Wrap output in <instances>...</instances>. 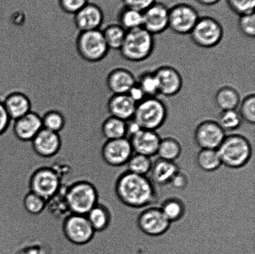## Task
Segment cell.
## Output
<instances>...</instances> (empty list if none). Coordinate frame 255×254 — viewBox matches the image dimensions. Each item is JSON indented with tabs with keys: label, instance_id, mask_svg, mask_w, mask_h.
<instances>
[{
	"label": "cell",
	"instance_id": "6da1fadb",
	"mask_svg": "<svg viewBox=\"0 0 255 254\" xmlns=\"http://www.w3.org/2000/svg\"><path fill=\"white\" fill-rule=\"evenodd\" d=\"M117 198L125 207H147L157 200L154 184L146 176L136 175L126 171L117 180Z\"/></svg>",
	"mask_w": 255,
	"mask_h": 254
},
{
	"label": "cell",
	"instance_id": "7a4b0ae2",
	"mask_svg": "<svg viewBox=\"0 0 255 254\" xmlns=\"http://www.w3.org/2000/svg\"><path fill=\"white\" fill-rule=\"evenodd\" d=\"M217 151L222 165L234 169L246 166L253 154L251 142L241 134L226 136Z\"/></svg>",
	"mask_w": 255,
	"mask_h": 254
},
{
	"label": "cell",
	"instance_id": "3957f363",
	"mask_svg": "<svg viewBox=\"0 0 255 254\" xmlns=\"http://www.w3.org/2000/svg\"><path fill=\"white\" fill-rule=\"evenodd\" d=\"M154 46L153 35L141 27L127 31L126 39L119 51L122 57L127 61L139 62L151 56Z\"/></svg>",
	"mask_w": 255,
	"mask_h": 254
},
{
	"label": "cell",
	"instance_id": "277c9868",
	"mask_svg": "<svg viewBox=\"0 0 255 254\" xmlns=\"http://www.w3.org/2000/svg\"><path fill=\"white\" fill-rule=\"evenodd\" d=\"M167 118V108L164 102L157 97H146L136 104L132 120L141 129L156 131Z\"/></svg>",
	"mask_w": 255,
	"mask_h": 254
},
{
	"label": "cell",
	"instance_id": "5b68a950",
	"mask_svg": "<svg viewBox=\"0 0 255 254\" xmlns=\"http://www.w3.org/2000/svg\"><path fill=\"white\" fill-rule=\"evenodd\" d=\"M76 46L79 56L91 63L103 61L110 51L101 29L79 32Z\"/></svg>",
	"mask_w": 255,
	"mask_h": 254
},
{
	"label": "cell",
	"instance_id": "8992f818",
	"mask_svg": "<svg viewBox=\"0 0 255 254\" xmlns=\"http://www.w3.org/2000/svg\"><path fill=\"white\" fill-rule=\"evenodd\" d=\"M192 42L202 48H212L221 43L224 28L221 22L211 16L200 17L189 34Z\"/></svg>",
	"mask_w": 255,
	"mask_h": 254
},
{
	"label": "cell",
	"instance_id": "52a82bcc",
	"mask_svg": "<svg viewBox=\"0 0 255 254\" xmlns=\"http://www.w3.org/2000/svg\"><path fill=\"white\" fill-rule=\"evenodd\" d=\"M66 199L70 211L74 215L86 216L97 204L96 189L86 182L77 183L70 187Z\"/></svg>",
	"mask_w": 255,
	"mask_h": 254
},
{
	"label": "cell",
	"instance_id": "ba28073f",
	"mask_svg": "<svg viewBox=\"0 0 255 254\" xmlns=\"http://www.w3.org/2000/svg\"><path fill=\"white\" fill-rule=\"evenodd\" d=\"M199 17L193 6L180 2L169 8V28L177 34H189Z\"/></svg>",
	"mask_w": 255,
	"mask_h": 254
},
{
	"label": "cell",
	"instance_id": "9c48e42d",
	"mask_svg": "<svg viewBox=\"0 0 255 254\" xmlns=\"http://www.w3.org/2000/svg\"><path fill=\"white\" fill-rule=\"evenodd\" d=\"M171 225L161 209L157 207L146 208L139 214L137 220L139 230L144 235L152 237L163 235L169 230Z\"/></svg>",
	"mask_w": 255,
	"mask_h": 254
},
{
	"label": "cell",
	"instance_id": "30bf717a",
	"mask_svg": "<svg viewBox=\"0 0 255 254\" xmlns=\"http://www.w3.org/2000/svg\"><path fill=\"white\" fill-rule=\"evenodd\" d=\"M226 136L216 121L205 120L195 129L194 139L201 149H218Z\"/></svg>",
	"mask_w": 255,
	"mask_h": 254
},
{
	"label": "cell",
	"instance_id": "8fae6325",
	"mask_svg": "<svg viewBox=\"0 0 255 254\" xmlns=\"http://www.w3.org/2000/svg\"><path fill=\"white\" fill-rule=\"evenodd\" d=\"M64 231L67 238L76 245H84L89 242L95 233L86 216L74 214L65 221Z\"/></svg>",
	"mask_w": 255,
	"mask_h": 254
},
{
	"label": "cell",
	"instance_id": "7c38bea8",
	"mask_svg": "<svg viewBox=\"0 0 255 254\" xmlns=\"http://www.w3.org/2000/svg\"><path fill=\"white\" fill-rule=\"evenodd\" d=\"M152 35L162 33L169 28V7L156 1L142 12V26Z\"/></svg>",
	"mask_w": 255,
	"mask_h": 254
},
{
	"label": "cell",
	"instance_id": "4fadbf2b",
	"mask_svg": "<svg viewBox=\"0 0 255 254\" xmlns=\"http://www.w3.org/2000/svg\"><path fill=\"white\" fill-rule=\"evenodd\" d=\"M60 185L61 181L56 173L51 169H43L32 176L31 190V192L47 201L58 192Z\"/></svg>",
	"mask_w": 255,
	"mask_h": 254
},
{
	"label": "cell",
	"instance_id": "5bb4252c",
	"mask_svg": "<svg viewBox=\"0 0 255 254\" xmlns=\"http://www.w3.org/2000/svg\"><path fill=\"white\" fill-rule=\"evenodd\" d=\"M134 153L129 139L127 138L107 141L103 149L104 160L110 166L122 168Z\"/></svg>",
	"mask_w": 255,
	"mask_h": 254
},
{
	"label": "cell",
	"instance_id": "9a60e30c",
	"mask_svg": "<svg viewBox=\"0 0 255 254\" xmlns=\"http://www.w3.org/2000/svg\"><path fill=\"white\" fill-rule=\"evenodd\" d=\"M104 13L101 6L89 2L74 15L75 26L79 32L101 29L104 21Z\"/></svg>",
	"mask_w": 255,
	"mask_h": 254
},
{
	"label": "cell",
	"instance_id": "2e32d148",
	"mask_svg": "<svg viewBox=\"0 0 255 254\" xmlns=\"http://www.w3.org/2000/svg\"><path fill=\"white\" fill-rule=\"evenodd\" d=\"M154 72L158 82L159 94L171 97L181 91L183 86V79L181 74L174 67L162 66Z\"/></svg>",
	"mask_w": 255,
	"mask_h": 254
},
{
	"label": "cell",
	"instance_id": "e0dca14e",
	"mask_svg": "<svg viewBox=\"0 0 255 254\" xmlns=\"http://www.w3.org/2000/svg\"><path fill=\"white\" fill-rule=\"evenodd\" d=\"M11 127L14 136L23 141H31L43 128L41 116L33 111L12 121Z\"/></svg>",
	"mask_w": 255,
	"mask_h": 254
},
{
	"label": "cell",
	"instance_id": "ac0fdd59",
	"mask_svg": "<svg viewBox=\"0 0 255 254\" xmlns=\"http://www.w3.org/2000/svg\"><path fill=\"white\" fill-rule=\"evenodd\" d=\"M134 153L142 154L149 158L157 155L161 137L156 131L141 129L128 138Z\"/></svg>",
	"mask_w": 255,
	"mask_h": 254
},
{
	"label": "cell",
	"instance_id": "d6986e66",
	"mask_svg": "<svg viewBox=\"0 0 255 254\" xmlns=\"http://www.w3.org/2000/svg\"><path fill=\"white\" fill-rule=\"evenodd\" d=\"M136 103L128 94H112L107 102L109 116L127 122L133 119Z\"/></svg>",
	"mask_w": 255,
	"mask_h": 254
},
{
	"label": "cell",
	"instance_id": "ffe728a7",
	"mask_svg": "<svg viewBox=\"0 0 255 254\" xmlns=\"http://www.w3.org/2000/svg\"><path fill=\"white\" fill-rule=\"evenodd\" d=\"M136 83L133 74L122 67L112 70L106 79L107 88L112 94H127Z\"/></svg>",
	"mask_w": 255,
	"mask_h": 254
},
{
	"label": "cell",
	"instance_id": "44dd1931",
	"mask_svg": "<svg viewBox=\"0 0 255 254\" xmlns=\"http://www.w3.org/2000/svg\"><path fill=\"white\" fill-rule=\"evenodd\" d=\"M2 103L12 121L21 118L32 111L31 99L23 92H11L5 97Z\"/></svg>",
	"mask_w": 255,
	"mask_h": 254
},
{
	"label": "cell",
	"instance_id": "7402d4cb",
	"mask_svg": "<svg viewBox=\"0 0 255 254\" xmlns=\"http://www.w3.org/2000/svg\"><path fill=\"white\" fill-rule=\"evenodd\" d=\"M31 141L34 151L42 157L54 156L58 151L61 144L58 133L44 128Z\"/></svg>",
	"mask_w": 255,
	"mask_h": 254
},
{
	"label": "cell",
	"instance_id": "603a6c76",
	"mask_svg": "<svg viewBox=\"0 0 255 254\" xmlns=\"http://www.w3.org/2000/svg\"><path fill=\"white\" fill-rule=\"evenodd\" d=\"M179 170L178 166L174 162L159 158L152 163L150 171L152 182L159 186L168 185Z\"/></svg>",
	"mask_w": 255,
	"mask_h": 254
},
{
	"label": "cell",
	"instance_id": "cb8c5ba5",
	"mask_svg": "<svg viewBox=\"0 0 255 254\" xmlns=\"http://www.w3.org/2000/svg\"><path fill=\"white\" fill-rule=\"evenodd\" d=\"M215 102L221 111L235 110L239 108L241 97L237 89L231 86L221 87L215 94Z\"/></svg>",
	"mask_w": 255,
	"mask_h": 254
},
{
	"label": "cell",
	"instance_id": "d4e9b609",
	"mask_svg": "<svg viewBox=\"0 0 255 254\" xmlns=\"http://www.w3.org/2000/svg\"><path fill=\"white\" fill-rule=\"evenodd\" d=\"M127 121L109 116L101 123V133L107 141L127 138Z\"/></svg>",
	"mask_w": 255,
	"mask_h": 254
},
{
	"label": "cell",
	"instance_id": "484cf974",
	"mask_svg": "<svg viewBox=\"0 0 255 254\" xmlns=\"http://www.w3.org/2000/svg\"><path fill=\"white\" fill-rule=\"evenodd\" d=\"M196 161L199 168L207 172L218 170L222 166L217 149H201L197 154Z\"/></svg>",
	"mask_w": 255,
	"mask_h": 254
},
{
	"label": "cell",
	"instance_id": "4316f807",
	"mask_svg": "<svg viewBox=\"0 0 255 254\" xmlns=\"http://www.w3.org/2000/svg\"><path fill=\"white\" fill-rule=\"evenodd\" d=\"M117 23L127 31L139 28L142 26V12L123 6L117 14Z\"/></svg>",
	"mask_w": 255,
	"mask_h": 254
},
{
	"label": "cell",
	"instance_id": "83f0119b",
	"mask_svg": "<svg viewBox=\"0 0 255 254\" xmlns=\"http://www.w3.org/2000/svg\"><path fill=\"white\" fill-rule=\"evenodd\" d=\"M95 232L101 233L109 228L111 216L104 206L97 204L86 215Z\"/></svg>",
	"mask_w": 255,
	"mask_h": 254
},
{
	"label": "cell",
	"instance_id": "f1b7e54d",
	"mask_svg": "<svg viewBox=\"0 0 255 254\" xmlns=\"http://www.w3.org/2000/svg\"><path fill=\"white\" fill-rule=\"evenodd\" d=\"M102 31L109 49L119 51L126 39L127 31L117 22L107 25Z\"/></svg>",
	"mask_w": 255,
	"mask_h": 254
},
{
	"label": "cell",
	"instance_id": "f546056e",
	"mask_svg": "<svg viewBox=\"0 0 255 254\" xmlns=\"http://www.w3.org/2000/svg\"><path fill=\"white\" fill-rule=\"evenodd\" d=\"M182 146L177 139L171 137L161 139L157 155L163 160L174 162L181 156Z\"/></svg>",
	"mask_w": 255,
	"mask_h": 254
},
{
	"label": "cell",
	"instance_id": "4dcf8cb0",
	"mask_svg": "<svg viewBox=\"0 0 255 254\" xmlns=\"http://www.w3.org/2000/svg\"><path fill=\"white\" fill-rule=\"evenodd\" d=\"M160 209L171 223L181 220L186 211L183 202L176 198H170L164 200Z\"/></svg>",
	"mask_w": 255,
	"mask_h": 254
},
{
	"label": "cell",
	"instance_id": "1f68e13d",
	"mask_svg": "<svg viewBox=\"0 0 255 254\" xmlns=\"http://www.w3.org/2000/svg\"><path fill=\"white\" fill-rule=\"evenodd\" d=\"M152 163L149 157L133 153L126 164L127 171L136 175L146 176L151 171Z\"/></svg>",
	"mask_w": 255,
	"mask_h": 254
},
{
	"label": "cell",
	"instance_id": "d6a6232c",
	"mask_svg": "<svg viewBox=\"0 0 255 254\" xmlns=\"http://www.w3.org/2000/svg\"><path fill=\"white\" fill-rule=\"evenodd\" d=\"M42 127L44 129L54 133H59L67 125L66 116L61 111L50 109L41 116Z\"/></svg>",
	"mask_w": 255,
	"mask_h": 254
},
{
	"label": "cell",
	"instance_id": "836d02e7",
	"mask_svg": "<svg viewBox=\"0 0 255 254\" xmlns=\"http://www.w3.org/2000/svg\"><path fill=\"white\" fill-rule=\"evenodd\" d=\"M216 121L221 128L227 133L236 131L241 128L243 119L237 109H235L221 111Z\"/></svg>",
	"mask_w": 255,
	"mask_h": 254
},
{
	"label": "cell",
	"instance_id": "e575fe53",
	"mask_svg": "<svg viewBox=\"0 0 255 254\" xmlns=\"http://www.w3.org/2000/svg\"><path fill=\"white\" fill-rule=\"evenodd\" d=\"M136 84L146 97H157L159 94L158 82L154 71L142 72L136 79Z\"/></svg>",
	"mask_w": 255,
	"mask_h": 254
},
{
	"label": "cell",
	"instance_id": "d590c367",
	"mask_svg": "<svg viewBox=\"0 0 255 254\" xmlns=\"http://www.w3.org/2000/svg\"><path fill=\"white\" fill-rule=\"evenodd\" d=\"M239 113L243 121L254 124L255 123V94H248L242 99L239 104Z\"/></svg>",
	"mask_w": 255,
	"mask_h": 254
},
{
	"label": "cell",
	"instance_id": "8d00e7d4",
	"mask_svg": "<svg viewBox=\"0 0 255 254\" xmlns=\"http://www.w3.org/2000/svg\"><path fill=\"white\" fill-rule=\"evenodd\" d=\"M230 9L239 16L255 12V0H226Z\"/></svg>",
	"mask_w": 255,
	"mask_h": 254
},
{
	"label": "cell",
	"instance_id": "74e56055",
	"mask_svg": "<svg viewBox=\"0 0 255 254\" xmlns=\"http://www.w3.org/2000/svg\"><path fill=\"white\" fill-rule=\"evenodd\" d=\"M46 201L39 195L31 192L25 198L24 207L27 212L31 215H37L43 211Z\"/></svg>",
	"mask_w": 255,
	"mask_h": 254
},
{
	"label": "cell",
	"instance_id": "f35d334b",
	"mask_svg": "<svg viewBox=\"0 0 255 254\" xmlns=\"http://www.w3.org/2000/svg\"><path fill=\"white\" fill-rule=\"evenodd\" d=\"M238 27L242 34L251 38L255 36V14H252L242 15L239 16Z\"/></svg>",
	"mask_w": 255,
	"mask_h": 254
},
{
	"label": "cell",
	"instance_id": "ab89813d",
	"mask_svg": "<svg viewBox=\"0 0 255 254\" xmlns=\"http://www.w3.org/2000/svg\"><path fill=\"white\" fill-rule=\"evenodd\" d=\"M89 2V0H57L60 9L64 13L73 15L86 6Z\"/></svg>",
	"mask_w": 255,
	"mask_h": 254
},
{
	"label": "cell",
	"instance_id": "60d3db41",
	"mask_svg": "<svg viewBox=\"0 0 255 254\" xmlns=\"http://www.w3.org/2000/svg\"><path fill=\"white\" fill-rule=\"evenodd\" d=\"M122 1L124 6L142 12L157 0H122Z\"/></svg>",
	"mask_w": 255,
	"mask_h": 254
},
{
	"label": "cell",
	"instance_id": "b9f144b4",
	"mask_svg": "<svg viewBox=\"0 0 255 254\" xmlns=\"http://www.w3.org/2000/svg\"><path fill=\"white\" fill-rule=\"evenodd\" d=\"M12 123L2 101H0V135L9 129Z\"/></svg>",
	"mask_w": 255,
	"mask_h": 254
},
{
	"label": "cell",
	"instance_id": "7bdbcfd3",
	"mask_svg": "<svg viewBox=\"0 0 255 254\" xmlns=\"http://www.w3.org/2000/svg\"><path fill=\"white\" fill-rule=\"evenodd\" d=\"M170 185L177 190H184L188 185V178L186 174L179 170L172 178Z\"/></svg>",
	"mask_w": 255,
	"mask_h": 254
},
{
	"label": "cell",
	"instance_id": "ee69618b",
	"mask_svg": "<svg viewBox=\"0 0 255 254\" xmlns=\"http://www.w3.org/2000/svg\"><path fill=\"white\" fill-rule=\"evenodd\" d=\"M127 94L136 104L146 98V96L145 95L144 92L142 91L141 88L136 83L129 89L128 93Z\"/></svg>",
	"mask_w": 255,
	"mask_h": 254
},
{
	"label": "cell",
	"instance_id": "f6af8a7d",
	"mask_svg": "<svg viewBox=\"0 0 255 254\" xmlns=\"http://www.w3.org/2000/svg\"><path fill=\"white\" fill-rule=\"evenodd\" d=\"M199 4L205 6H212L218 4L221 0H196Z\"/></svg>",
	"mask_w": 255,
	"mask_h": 254
}]
</instances>
